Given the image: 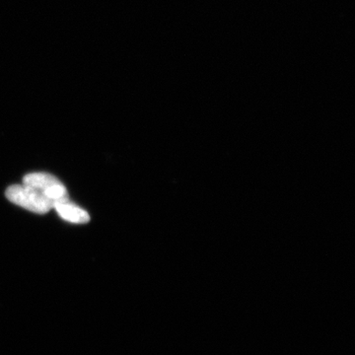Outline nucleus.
<instances>
[{"mask_svg":"<svg viewBox=\"0 0 355 355\" xmlns=\"http://www.w3.org/2000/svg\"><path fill=\"white\" fill-rule=\"evenodd\" d=\"M53 209L57 210L58 216L64 220L71 223L85 224L90 221V216L85 210L76 207V205L69 202H58L53 205Z\"/></svg>","mask_w":355,"mask_h":355,"instance_id":"nucleus-3","label":"nucleus"},{"mask_svg":"<svg viewBox=\"0 0 355 355\" xmlns=\"http://www.w3.org/2000/svg\"><path fill=\"white\" fill-rule=\"evenodd\" d=\"M23 184L32 187L53 200V203L69 202V196L64 184L51 174L32 173L23 178Z\"/></svg>","mask_w":355,"mask_h":355,"instance_id":"nucleus-2","label":"nucleus"},{"mask_svg":"<svg viewBox=\"0 0 355 355\" xmlns=\"http://www.w3.org/2000/svg\"><path fill=\"white\" fill-rule=\"evenodd\" d=\"M6 196L9 202L35 214H48L55 205L53 200L46 197L42 191L24 184L9 187Z\"/></svg>","mask_w":355,"mask_h":355,"instance_id":"nucleus-1","label":"nucleus"}]
</instances>
